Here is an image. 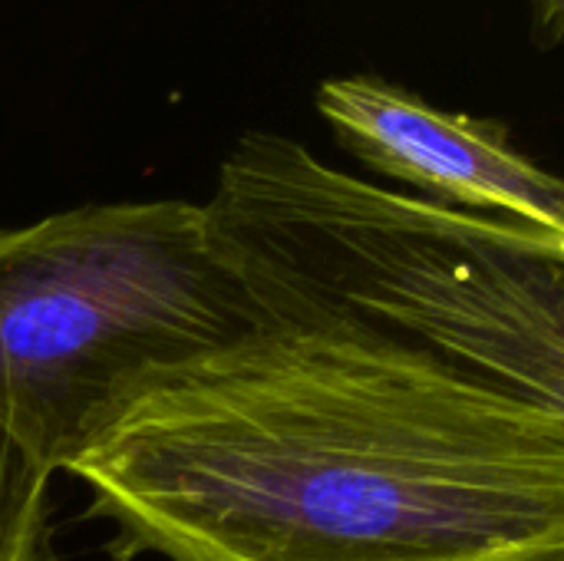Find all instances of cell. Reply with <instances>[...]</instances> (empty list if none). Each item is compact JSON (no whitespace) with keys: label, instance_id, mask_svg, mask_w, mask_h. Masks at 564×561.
Wrapping results in <instances>:
<instances>
[{"label":"cell","instance_id":"obj_1","mask_svg":"<svg viewBox=\"0 0 564 561\" xmlns=\"http://www.w3.org/2000/svg\"><path fill=\"white\" fill-rule=\"evenodd\" d=\"M73 476L116 561H564V413L337 337L202 357Z\"/></svg>","mask_w":564,"mask_h":561},{"label":"cell","instance_id":"obj_2","mask_svg":"<svg viewBox=\"0 0 564 561\" xmlns=\"http://www.w3.org/2000/svg\"><path fill=\"white\" fill-rule=\"evenodd\" d=\"M221 265L278 331L426 360L564 413V235L443 208L245 132L202 205Z\"/></svg>","mask_w":564,"mask_h":561},{"label":"cell","instance_id":"obj_3","mask_svg":"<svg viewBox=\"0 0 564 561\" xmlns=\"http://www.w3.org/2000/svg\"><path fill=\"white\" fill-rule=\"evenodd\" d=\"M271 331L202 205H83L0 231V427L73 473L155 387Z\"/></svg>","mask_w":564,"mask_h":561},{"label":"cell","instance_id":"obj_4","mask_svg":"<svg viewBox=\"0 0 564 561\" xmlns=\"http://www.w3.org/2000/svg\"><path fill=\"white\" fill-rule=\"evenodd\" d=\"M314 103L350 155L423 202L564 235V185L512 145L502 122L436 109L377 76L327 79Z\"/></svg>","mask_w":564,"mask_h":561},{"label":"cell","instance_id":"obj_5","mask_svg":"<svg viewBox=\"0 0 564 561\" xmlns=\"http://www.w3.org/2000/svg\"><path fill=\"white\" fill-rule=\"evenodd\" d=\"M50 476L0 427V561H50Z\"/></svg>","mask_w":564,"mask_h":561},{"label":"cell","instance_id":"obj_6","mask_svg":"<svg viewBox=\"0 0 564 561\" xmlns=\"http://www.w3.org/2000/svg\"><path fill=\"white\" fill-rule=\"evenodd\" d=\"M564 0H532V17H535V40L539 46H555L562 36Z\"/></svg>","mask_w":564,"mask_h":561}]
</instances>
